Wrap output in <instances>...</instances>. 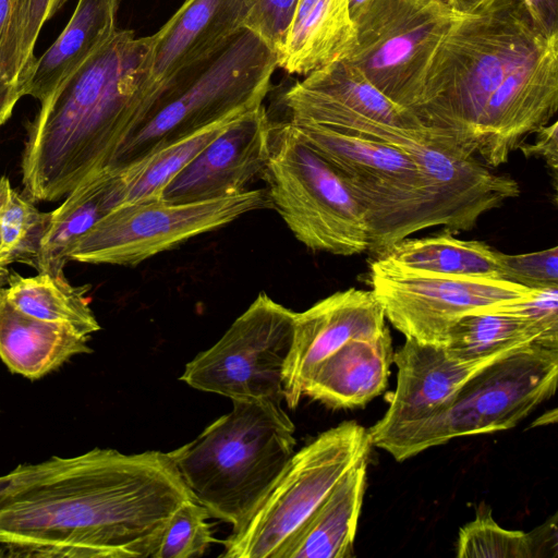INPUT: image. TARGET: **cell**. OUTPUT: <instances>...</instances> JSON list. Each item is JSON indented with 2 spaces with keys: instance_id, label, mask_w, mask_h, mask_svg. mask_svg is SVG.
<instances>
[{
  "instance_id": "obj_1",
  "label": "cell",
  "mask_w": 558,
  "mask_h": 558,
  "mask_svg": "<svg viewBox=\"0 0 558 558\" xmlns=\"http://www.w3.org/2000/svg\"><path fill=\"white\" fill-rule=\"evenodd\" d=\"M17 468L0 497V557H153L193 499L169 452L95 448Z\"/></svg>"
},
{
  "instance_id": "obj_2",
  "label": "cell",
  "mask_w": 558,
  "mask_h": 558,
  "mask_svg": "<svg viewBox=\"0 0 558 558\" xmlns=\"http://www.w3.org/2000/svg\"><path fill=\"white\" fill-rule=\"evenodd\" d=\"M557 109L558 35L527 0H493L451 25L412 112L439 143L497 168Z\"/></svg>"
},
{
  "instance_id": "obj_3",
  "label": "cell",
  "mask_w": 558,
  "mask_h": 558,
  "mask_svg": "<svg viewBox=\"0 0 558 558\" xmlns=\"http://www.w3.org/2000/svg\"><path fill=\"white\" fill-rule=\"evenodd\" d=\"M153 35L118 29L40 102L22 154L26 196L58 201L84 181L117 174L123 149L162 93L153 72Z\"/></svg>"
},
{
  "instance_id": "obj_4",
  "label": "cell",
  "mask_w": 558,
  "mask_h": 558,
  "mask_svg": "<svg viewBox=\"0 0 558 558\" xmlns=\"http://www.w3.org/2000/svg\"><path fill=\"white\" fill-rule=\"evenodd\" d=\"M281 400H232V410L169 452L192 498L238 531L293 456Z\"/></svg>"
},
{
  "instance_id": "obj_5",
  "label": "cell",
  "mask_w": 558,
  "mask_h": 558,
  "mask_svg": "<svg viewBox=\"0 0 558 558\" xmlns=\"http://www.w3.org/2000/svg\"><path fill=\"white\" fill-rule=\"evenodd\" d=\"M277 68L276 53L255 34L242 29L211 58L167 85L123 149L117 174L207 125L262 106Z\"/></svg>"
},
{
  "instance_id": "obj_6",
  "label": "cell",
  "mask_w": 558,
  "mask_h": 558,
  "mask_svg": "<svg viewBox=\"0 0 558 558\" xmlns=\"http://www.w3.org/2000/svg\"><path fill=\"white\" fill-rule=\"evenodd\" d=\"M558 349L533 344L470 378L434 414L372 442L402 462L451 439L515 427L556 391Z\"/></svg>"
},
{
  "instance_id": "obj_7",
  "label": "cell",
  "mask_w": 558,
  "mask_h": 558,
  "mask_svg": "<svg viewBox=\"0 0 558 558\" xmlns=\"http://www.w3.org/2000/svg\"><path fill=\"white\" fill-rule=\"evenodd\" d=\"M262 177L275 208L307 248L340 256L368 251L364 211L336 168L289 122L274 125Z\"/></svg>"
},
{
  "instance_id": "obj_8",
  "label": "cell",
  "mask_w": 558,
  "mask_h": 558,
  "mask_svg": "<svg viewBox=\"0 0 558 558\" xmlns=\"http://www.w3.org/2000/svg\"><path fill=\"white\" fill-rule=\"evenodd\" d=\"M365 427L345 421L293 453L246 522L221 541L222 558H278L314 509L352 468L368 461Z\"/></svg>"
},
{
  "instance_id": "obj_9",
  "label": "cell",
  "mask_w": 558,
  "mask_h": 558,
  "mask_svg": "<svg viewBox=\"0 0 558 558\" xmlns=\"http://www.w3.org/2000/svg\"><path fill=\"white\" fill-rule=\"evenodd\" d=\"M459 16L448 0H369L353 17L352 41L339 59L412 111L433 56Z\"/></svg>"
},
{
  "instance_id": "obj_10",
  "label": "cell",
  "mask_w": 558,
  "mask_h": 558,
  "mask_svg": "<svg viewBox=\"0 0 558 558\" xmlns=\"http://www.w3.org/2000/svg\"><path fill=\"white\" fill-rule=\"evenodd\" d=\"M265 208H272L267 189H247L236 195L197 202L159 198L118 206L80 240L70 260L136 266Z\"/></svg>"
},
{
  "instance_id": "obj_11",
  "label": "cell",
  "mask_w": 558,
  "mask_h": 558,
  "mask_svg": "<svg viewBox=\"0 0 558 558\" xmlns=\"http://www.w3.org/2000/svg\"><path fill=\"white\" fill-rule=\"evenodd\" d=\"M294 312L260 292L209 349L190 361L180 380L232 400H283V368Z\"/></svg>"
},
{
  "instance_id": "obj_12",
  "label": "cell",
  "mask_w": 558,
  "mask_h": 558,
  "mask_svg": "<svg viewBox=\"0 0 558 558\" xmlns=\"http://www.w3.org/2000/svg\"><path fill=\"white\" fill-rule=\"evenodd\" d=\"M367 282L385 318L405 339L445 347L464 315L529 298L534 289L502 279L412 271L374 257Z\"/></svg>"
},
{
  "instance_id": "obj_13",
  "label": "cell",
  "mask_w": 558,
  "mask_h": 558,
  "mask_svg": "<svg viewBox=\"0 0 558 558\" xmlns=\"http://www.w3.org/2000/svg\"><path fill=\"white\" fill-rule=\"evenodd\" d=\"M387 328L383 308L371 290L350 288L294 312L292 341L283 368V400L295 409L314 369L355 338H371Z\"/></svg>"
},
{
  "instance_id": "obj_14",
  "label": "cell",
  "mask_w": 558,
  "mask_h": 558,
  "mask_svg": "<svg viewBox=\"0 0 558 558\" xmlns=\"http://www.w3.org/2000/svg\"><path fill=\"white\" fill-rule=\"evenodd\" d=\"M272 123L262 105L218 135L166 186L161 198L187 203L236 195L269 160Z\"/></svg>"
},
{
  "instance_id": "obj_15",
  "label": "cell",
  "mask_w": 558,
  "mask_h": 558,
  "mask_svg": "<svg viewBox=\"0 0 558 558\" xmlns=\"http://www.w3.org/2000/svg\"><path fill=\"white\" fill-rule=\"evenodd\" d=\"M283 104L292 123L327 126L340 119L356 118L429 131L411 110L393 102L342 59L306 74L283 94Z\"/></svg>"
},
{
  "instance_id": "obj_16",
  "label": "cell",
  "mask_w": 558,
  "mask_h": 558,
  "mask_svg": "<svg viewBox=\"0 0 558 558\" xmlns=\"http://www.w3.org/2000/svg\"><path fill=\"white\" fill-rule=\"evenodd\" d=\"M499 360V359H498ZM497 360L463 362L444 347L405 339L393 352L397 387L384 416L367 428L371 442L448 404L475 374Z\"/></svg>"
},
{
  "instance_id": "obj_17",
  "label": "cell",
  "mask_w": 558,
  "mask_h": 558,
  "mask_svg": "<svg viewBox=\"0 0 558 558\" xmlns=\"http://www.w3.org/2000/svg\"><path fill=\"white\" fill-rule=\"evenodd\" d=\"M242 0H184L153 34V72L163 89L180 73L211 58L242 29Z\"/></svg>"
},
{
  "instance_id": "obj_18",
  "label": "cell",
  "mask_w": 558,
  "mask_h": 558,
  "mask_svg": "<svg viewBox=\"0 0 558 558\" xmlns=\"http://www.w3.org/2000/svg\"><path fill=\"white\" fill-rule=\"evenodd\" d=\"M392 357L388 327L375 337L352 339L318 364L303 397L333 410L363 408L387 388Z\"/></svg>"
},
{
  "instance_id": "obj_19",
  "label": "cell",
  "mask_w": 558,
  "mask_h": 558,
  "mask_svg": "<svg viewBox=\"0 0 558 558\" xmlns=\"http://www.w3.org/2000/svg\"><path fill=\"white\" fill-rule=\"evenodd\" d=\"M90 337L16 308L0 287V359L13 374L39 379L77 354L90 353Z\"/></svg>"
},
{
  "instance_id": "obj_20",
  "label": "cell",
  "mask_w": 558,
  "mask_h": 558,
  "mask_svg": "<svg viewBox=\"0 0 558 558\" xmlns=\"http://www.w3.org/2000/svg\"><path fill=\"white\" fill-rule=\"evenodd\" d=\"M121 1L78 0L62 33L37 58L26 95L43 102L104 48L118 32Z\"/></svg>"
},
{
  "instance_id": "obj_21",
  "label": "cell",
  "mask_w": 558,
  "mask_h": 558,
  "mask_svg": "<svg viewBox=\"0 0 558 558\" xmlns=\"http://www.w3.org/2000/svg\"><path fill=\"white\" fill-rule=\"evenodd\" d=\"M363 461L347 472L283 547L278 558H350L367 482Z\"/></svg>"
},
{
  "instance_id": "obj_22",
  "label": "cell",
  "mask_w": 558,
  "mask_h": 558,
  "mask_svg": "<svg viewBox=\"0 0 558 558\" xmlns=\"http://www.w3.org/2000/svg\"><path fill=\"white\" fill-rule=\"evenodd\" d=\"M352 38L348 0H299L277 65L306 75L341 58Z\"/></svg>"
},
{
  "instance_id": "obj_23",
  "label": "cell",
  "mask_w": 558,
  "mask_h": 558,
  "mask_svg": "<svg viewBox=\"0 0 558 558\" xmlns=\"http://www.w3.org/2000/svg\"><path fill=\"white\" fill-rule=\"evenodd\" d=\"M117 177L104 174L84 181L50 213V219L31 263L38 272L63 275L64 266L80 240L113 205L110 187Z\"/></svg>"
},
{
  "instance_id": "obj_24",
  "label": "cell",
  "mask_w": 558,
  "mask_h": 558,
  "mask_svg": "<svg viewBox=\"0 0 558 558\" xmlns=\"http://www.w3.org/2000/svg\"><path fill=\"white\" fill-rule=\"evenodd\" d=\"M375 257L412 271L502 279L498 251L483 241L458 239L448 229L421 239L405 238Z\"/></svg>"
},
{
  "instance_id": "obj_25",
  "label": "cell",
  "mask_w": 558,
  "mask_h": 558,
  "mask_svg": "<svg viewBox=\"0 0 558 558\" xmlns=\"http://www.w3.org/2000/svg\"><path fill=\"white\" fill-rule=\"evenodd\" d=\"M245 113L233 114L207 125L155 150L118 173L110 189L113 208L161 198L173 178Z\"/></svg>"
},
{
  "instance_id": "obj_26",
  "label": "cell",
  "mask_w": 558,
  "mask_h": 558,
  "mask_svg": "<svg viewBox=\"0 0 558 558\" xmlns=\"http://www.w3.org/2000/svg\"><path fill=\"white\" fill-rule=\"evenodd\" d=\"M8 300L29 316L69 326L89 337L100 329L85 296L88 286L73 287L63 275L45 272L34 277L13 272L8 276Z\"/></svg>"
},
{
  "instance_id": "obj_27",
  "label": "cell",
  "mask_w": 558,
  "mask_h": 558,
  "mask_svg": "<svg viewBox=\"0 0 558 558\" xmlns=\"http://www.w3.org/2000/svg\"><path fill=\"white\" fill-rule=\"evenodd\" d=\"M499 307L462 316L449 331L444 347L447 353L459 361L476 362L541 345L538 333L530 324Z\"/></svg>"
},
{
  "instance_id": "obj_28",
  "label": "cell",
  "mask_w": 558,
  "mask_h": 558,
  "mask_svg": "<svg viewBox=\"0 0 558 558\" xmlns=\"http://www.w3.org/2000/svg\"><path fill=\"white\" fill-rule=\"evenodd\" d=\"M529 533L501 527L488 508L480 509L473 521L460 529L457 557L535 558L557 553L556 515Z\"/></svg>"
},
{
  "instance_id": "obj_29",
  "label": "cell",
  "mask_w": 558,
  "mask_h": 558,
  "mask_svg": "<svg viewBox=\"0 0 558 558\" xmlns=\"http://www.w3.org/2000/svg\"><path fill=\"white\" fill-rule=\"evenodd\" d=\"M68 0H17L2 53L5 89L14 104L26 95L36 63L35 45L43 26Z\"/></svg>"
},
{
  "instance_id": "obj_30",
  "label": "cell",
  "mask_w": 558,
  "mask_h": 558,
  "mask_svg": "<svg viewBox=\"0 0 558 558\" xmlns=\"http://www.w3.org/2000/svg\"><path fill=\"white\" fill-rule=\"evenodd\" d=\"M49 219L50 213L39 211L33 199L12 189L0 215V250L13 262L31 265Z\"/></svg>"
},
{
  "instance_id": "obj_31",
  "label": "cell",
  "mask_w": 558,
  "mask_h": 558,
  "mask_svg": "<svg viewBox=\"0 0 558 558\" xmlns=\"http://www.w3.org/2000/svg\"><path fill=\"white\" fill-rule=\"evenodd\" d=\"M208 510L194 499L183 502L167 522L151 558L201 557L217 539L207 520Z\"/></svg>"
},
{
  "instance_id": "obj_32",
  "label": "cell",
  "mask_w": 558,
  "mask_h": 558,
  "mask_svg": "<svg viewBox=\"0 0 558 558\" xmlns=\"http://www.w3.org/2000/svg\"><path fill=\"white\" fill-rule=\"evenodd\" d=\"M242 1L243 27L262 39L277 56L290 29L299 0Z\"/></svg>"
},
{
  "instance_id": "obj_33",
  "label": "cell",
  "mask_w": 558,
  "mask_h": 558,
  "mask_svg": "<svg viewBox=\"0 0 558 558\" xmlns=\"http://www.w3.org/2000/svg\"><path fill=\"white\" fill-rule=\"evenodd\" d=\"M502 279L530 289L558 287V246L525 254L498 252Z\"/></svg>"
},
{
  "instance_id": "obj_34",
  "label": "cell",
  "mask_w": 558,
  "mask_h": 558,
  "mask_svg": "<svg viewBox=\"0 0 558 558\" xmlns=\"http://www.w3.org/2000/svg\"><path fill=\"white\" fill-rule=\"evenodd\" d=\"M499 308L530 324L542 347L558 349V287L534 289L529 298Z\"/></svg>"
},
{
  "instance_id": "obj_35",
  "label": "cell",
  "mask_w": 558,
  "mask_h": 558,
  "mask_svg": "<svg viewBox=\"0 0 558 558\" xmlns=\"http://www.w3.org/2000/svg\"><path fill=\"white\" fill-rule=\"evenodd\" d=\"M534 144H521L518 148L526 158H542L550 171L554 189H557L558 178V122L554 121L537 129Z\"/></svg>"
},
{
  "instance_id": "obj_36",
  "label": "cell",
  "mask_w": 558,
  "mask_h": 558,
  "mask_svg": "<svg viewBox=\"0 0 558 558\" xmlns=\"http://www.w3.org/2000/svg\"><path fill=\"white\" fill-rule=\"evenodd\" d=\"M16 4L17 0H0V126L9 120L15 107L2 80L1 62L4 44L15 13Z\"/></svg>"
},
{
  "instance_id": "obj_37",
  "label": "cell",
  "mask_w": 558,
  "mask_h": 558,
  "mask_svg": "<svg viewBox=\"0 0 558 558\" xmlns=\"http://www.w3.org/2000/svg\"><path fill=\"white\" fill-rule=\"evenodd\" d=\"M535 16L549 35H558V0H527Z\"/></svg>"
},
{
  "instance_id": "obj_38",
  "label": "cell",
  "mask_w": 558,
  "mask_h": 558,
  "mask_svg": "<svg viewBox=\"0 0 558 558\" xmlns=\"http://www.w3.org/2000/svg\"><path fill=\"white\" fill-rule=\"evenodd\" d=\"M490 1L493 0H448L452 10L459 15L474 13Z\"/></svg>"
},
{
  "instance_id": "obj_39",
  "label": "cell",
  "mask_w": 558,
  "mask_h": 558,
  "mask_svg": "<svg viewBox=\"0 0 558 558\" xmlns=\"http://www.w3.org/2000/svg\"><path fill=\"white\" fill-rule=\"evenodd\" d=\"M19 475V468H15L10 473L0 476V497L13 485Z\"/></svg>"
},
{
  "instance_id": "obj_40",
  "label": "cell",
  "mask_w": 558,
  "mask_h": 558,
  "mask_svg": "<svg viewBox=\"0 0 558 558\" xmlns=\"http://www.w3.org/2000/svg\"><path fill=\"white\" fill-rule=\"evenodd\" d=\"M11 190L12 187L10 185L9 179L2 177L0 179V215L5 207Z\"/></svg>"
},
{
  "instance_id": "obj_41",
  "label": "cell",
  "mask_w": 558,
  "mask_h": 558,
  "mask_svg": "<svg viewBox=\"0 0 558 558\" xmlns=\"http://www.w3.org/2000/svg\"><path fill=\"white\" fill-rule=\"evenodd\" d=\"M369 2V0H348L351 20Z\"/></svg>"
},
{
  "instance_id": "obj_42",
  "label": "cell",
  "mask_w": 558,
  "mask_h": 558,
  "mask_svg": "<svg viewBox=\"0 0 558 558\" xmlns=\"http://www.w3.org/2000/svg\"><path fill=\"white\" fill-rule=\"evenodd\" d=\"M11 263H13L12 258L0 250V275L7 271Z\"/></svg>"
}]
</instances>
